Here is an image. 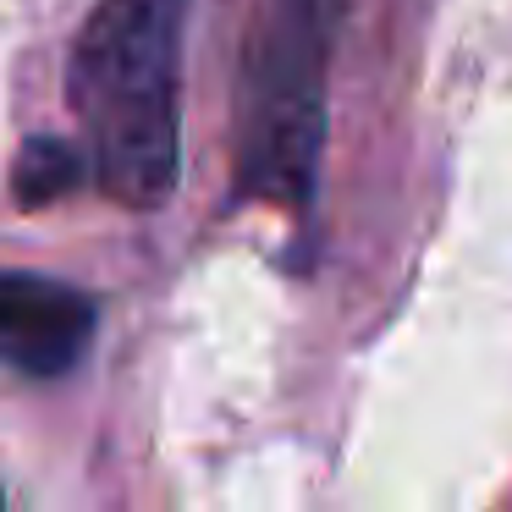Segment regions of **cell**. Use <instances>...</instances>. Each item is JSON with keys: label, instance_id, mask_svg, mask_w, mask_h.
Listing matches in <instances>:
<instances>
[{"label": "cell", "instance_id": "1", "mask_svg": "<svg viewBox=\"0 0 512 512\" xmlns=\"http://www.w3.org/2000/svg\"><path fill=\"white\" fill-rule=\"evenodd\" d=\"M193 0H100L78 28L67 94L89 177L122 210H160L182 182V34Z\"/></svg>", "mask_w": 512, "mask_h": 512}, {"label": "cell", "instance_id": "2", "mask_svg": "<svg viewBox=\"0 0 512 512\" xmlns=\"http://www.w3.org/2000/svg\"><path fill=\"white\" fill-rule=\"evenodd\" d=\"M347 0H265L237 83V188L303 210L320 188L325 67Z\"/></svg>", "mask_w": 512, "mask_h": 512}, {"label": "cell", "instance_id": "3", "mask_svg": "<svg viewBox=\"0 0 512 512\" xmlns=\"http://www.w3.org/2000/svg\"><path fill=\"white\" fill-rule=\"evenodd\" d=\"M94 320L100 309L89 292L28 270H0V364L34 380L67 375L89 353Z\"/></svg>", "mask_w": 512, "mask_h": 512}, {"label": "cell", "instance_id": "4", "mask_svg": "<svg viewBox=\"0 0 512 512\" xmlns=\"http://www.w3.org/2000/svg\"><path fill=\"white\" fill-rule=\"evenodd\" d=\"M83 182H89V155H83L78 144H67V138H56V133L28 138L23 155H17V171H12V193L28 204V210L67 199V193H78Z\"/></svg>", "mask_w": 512, "mask_h": 512}]
</instances>
